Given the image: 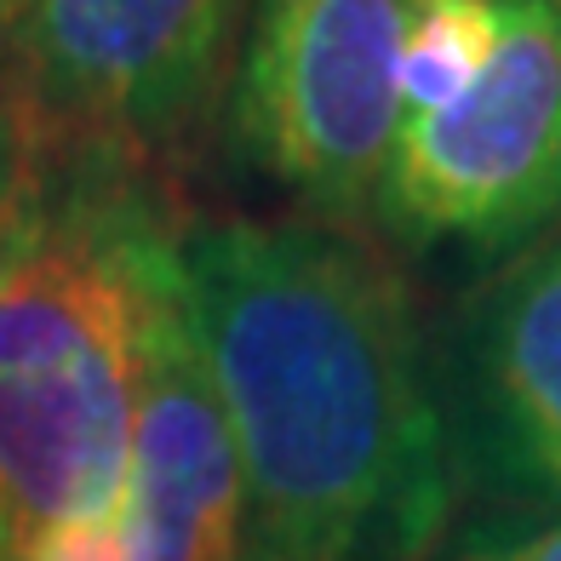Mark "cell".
Returning a JSON list of instances; mask_svg holds the SVG:
<instances>
[{"label":"cell","instance_id":"8992f818","mask_svg":"<svg viewBox=\"0 0 561 561\" xmlns=\"http://www.w3.org/2000/svg\"><path fill=\"white\" fill-rule=\"evenodd\" d=\"M126 522L149 561H247V481L201 362L178 241L149 275Z\"/></svg>","mask_w":561,"mask_h":561},{"label":"cell","instance_id":"5b68a950","mask_svg":"<svg viewBox=\"0 0 561 561\" xmlns=\"http://www.w3.org/2000/svg\"><path fill=\"white\" fill-rule=\"evenodd\" d=\"M401 30L407 0H252L229 144L304 218L373 213L401 133Z\"/></svg>","mask_w":561,"mask_h":561},{"label":"cell","instance_id":"7c38bea8","mask_svg":"<svg viewBox=\"0 0 561 561\" xmlns=\"http://www.w3.org/2000/svg\"><path fill=\"white\" fill-rule=\"evenodd\" d=\"M23 0H0V53H7V35H12V18H18Z\"/></svg>","mask_w":561,"mask_h":561},{"label":"cell","instance_id":"6da1fadb","mask_svg":"<svg viewBox=\"0 0 561 561\" xmlns=\"http://www.w3.org/2000/svg\"><path fill=\"white\" fill-rule=\"evenodd\" d=\"M178 275L241 453L247 561H424L465 470L390 252L321 218H201Z\"/></svg>","mask_w":561,"mask_h":561},{"label":"cell","instance_id":"8fae6325","mask_svg":"<svg viewBox=\"0 0 561 561\" xmlns=\"http://www.w3.org/2000/svg\"><path fill=\"white\" fill-rule=\"evenodd\" d=\"M18 172H23V115H18L12 87L0 81V229H7V213H12Z\"/></svg>","mask_w":561,"mask_h":561},{"label":"cell","instance_id":"30bf717a","mask_svg":"<svg viewBox=\"0 0 561 561\" xmlns=\"http://www.w3.org/2000/svg\"><path fill=\"white\" fill-rule=\"evenodd\" d=\"M453 561H561V510H510L476 522Z\"/></svg>","mask_w":561,"mask_h":561},{"label":"cell","instance_id":"4fadbf2b","mask_svg":"<svg viewBox=\"0 0 561 561\" xmlns=\"http://www.w3.org/2000/svg\"><path fill=\"white\" fill-rule=\"evenodd\" d=\"M0 561H12V533H7V522H0Z\"/></svg>","mask_w":561,"mask_h":561},{"label":"cell","instance_id":"5bb4252c","mask_svg":"<svg viewBox=\"0 0 561 561\" xmlns=\"http://www.w3.org/2000/svg\"><path fill=\"white\" fill-rule=\"evenodd\" d=\"M556 7H561V0H556Z\"/></svg>","mask_w":561,"mask_h":561},{"label":"cell","instance_id":"277c9868","mask_svg":"<svg viewBox=\"0 0 561 561\" xmlns=\"http://www.w3.org/2000/svg\"><path fill=\"white\" fill-rule=\"evenodd\" d=\"M367 218L419 259H493L561 218L556 0H499L493 58L447 110L401 121Z\"/></svg>","mask_w":561,"mask_h":561},{"label":"cell","instance_id":"3957f363","mask_svg":"<svg viewBox=\"0 0 561 561\" xmlns=\"http://www.w3.org/2000/svg\"><path fill=\"white\" fill-rule=\"evenodd\" d=\"M247 12L252 0H23L0 81L30 138L167 178L229 104Z\"/></svg>","mask_w":561,"mask_h":561},{"label":"cell","instance_id":"ba28073f","mask_svg":"<svg viewBox=\"0 0 561 561\" xmlns=\"http://www.w3.org/2000/svg\"><path fill=\"white\" fill-rule=\"evenodd\" d=\"M499 41V0H407L401 30V121L447 110Z\"/></svg>","mask_w":561,"mask_h":561},{"label":"cell","instance_id":"7a4b0ae2","mask_svg":"<svg viewBox=\"0 0 561 561\" xmlns=\"http://www.w3.org/2000/svg\"><path fill=\"white\" fill-rule=\"evenodd\" d=\"M178 229L167 178L23 133L0 229V522L12 545L126 504L144 298Z\"/></svg>","mask_w":561,"mask_h":561},{"label":"cell","instance_id":"52a82bcc","mask_svg":"<svg viewBox=\"0 0 561 561\" xmlns=\"http://www.w3.org/2000/svg\"><path fill=\"white\" fill-rule=\"evenodd\" d=\"M458 470L493 493L561 510V236L510 259L447 344Z\"/></svg>","mask_w":561,"mask_h":561},{"label":"cell","instance_id":"9c48e42d","mask_svg":"<svg viewBox=\"0 0 561 561\" xmlns=\"http://www.w3.org/2000/svg\"><path fill=\"white\" fill-rule=\"evenodd\" d=\"M12 561H149L133 522H126V504L115 516H92V522H58L41 527L30 539L12 545Z\"/></svg>","mask_w":561,"mask_h":561}]
</instances>
